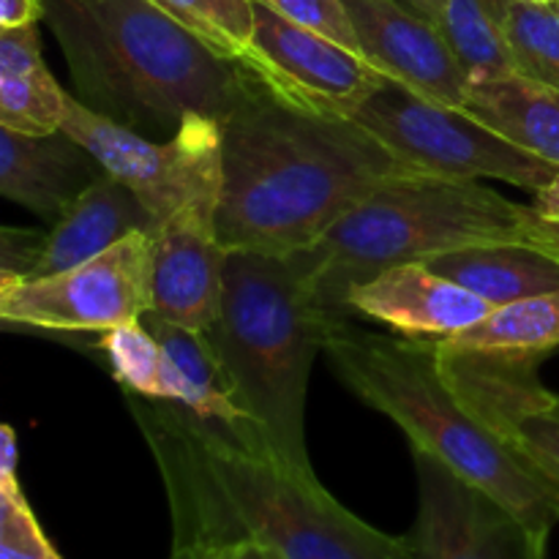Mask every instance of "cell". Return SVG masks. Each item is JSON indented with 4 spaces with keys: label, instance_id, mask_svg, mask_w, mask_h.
<instances>
[{
    "label": "cell",
    "instance_id": "cell-33",
    "mask_svg": "<svg viewBox=\"0 0 559 559\" xmlns=\"http://www.w3.org/2000/svg\"><path fill=\"white\" fill-rule=\"evenodd\" d=\"M535 3H559V0H535Z\"/></svg>",
    "mask_w": 559,
    "mask_h": 559
},
{
    "label": "cell",
    "instance_id": "cell-16",
    "mask_svg": "<svg viewBox=\"0 0 559 559\" xmlns=\"http://www.w3.org/2000/svg\"><path fill=\"white\" fill-rule=\"evenodd\" d=\"M102 175L98 158L69 131L20 134L0 126V194L47 224Z\"/></svg>",
    "mask_w": 559,
    "mask_h": 559
},
{
    "label": "cell",
    "instance_id": "cell-31",
    "mask_svg": "<svg viewBox=\"0 0 559 559\" xmlns=\"http://www.w3.org/2000/svg\"><path fill=\"white\" fill-rule=\"evenodd\" d=\"M402 3L409 5L413 11H418V14L426 16V20L437 22V16H440L445 0H402Z\"/></svg>",
    "mask_w": 559,
    "mask_h": 559
},
{
    "label": "cell",
    "instance_id": "cell-23",
    "mask_svg": "<svg viewBox=\"0 0 559 559\" xmlns=\"http://www.w3.org/2000/svg\"><path fill=\"white\" fill-rule=\"evenodd\" d=\"M516 74L559 91V3L497 0Z\"/></svg>",
    "mask_w": 559,
    "mask_h": 559
},
{
    "label": "cell",
    "instance_id": "cell-30",
    "mask_svg": "<svg viewBox=\"0 0 559 559\" xmlns=\"http://www.w3.org/2000/svg\"><path fill=\"white\" fill-rule=\"evenodd\" d=\"M533 207L544 222L557 224L559 227V173L544 186V189L535 191Z\"/></svg>",
    "mask_w": 559,
    "mask_h": 559
},
{
    "label": "cell",
    "instance_id": "cell-17",
    "mask_svg": "<svg viewBox=\"0 0 559 559\" xmlns=\"http://www.w3.org/2000/svg\"><path fill=\"white\" fill-rule=\"evenodd\" d=\"M153 229L156 218L142 205L140 197L118 178L104 173L66 207L58 222L49 224L47 233H41L31 271L16 282L71 271L118 246L129 235L153 233Z\"/></svg>",
    "mask_w": 559,
    "mask_h": 559
},
{
    "label": "cell",
    "instance_id": "cell-14",
    "mask_svg": "<svg viewBox=\"0 0 559 559\" xmlns=\"http://www.w3.org/2000/svg\"><path fill=\"white\" fill-rule=\"evenodd\" d=\"M360 55L377 71L435 102L464 107L469 80L440 27L402 0H344Z\"/></svg>",
    "mask_w": 559,
    "mask_h": 559
},
{
    "label": "cell",
    "instance_id": "cell-13",
    "mask_svg": "<svg viewBox=\"0 0 559 559\" xmlns=\"http://www.w3.org/2000/svg\"><path fill=\"white\" fill-rule=\"evenodd\" d=\"M218 200L222 194L200 197L151 233L153 306L147 314L200 333L216 325L227 262L218 240Z\"/></svg>",
    "mask_w": 559,
    "mask_h": 559
},
{
    "label": "cell",
    "instance_id": "cell-15",
    "mask_svg": "<svg viewBox=\"0 0 559 559\" xmlns=\"http://www.w3.org/2000/svg\"><path fill=\"white\" fill-rule=\"evenodd\" d=\"M347 309L388 325L396 336L437 344L473 328L495 306L431 271L426 262H404L355 284Z\"/></svg>",
    "mask_w": 559,
    "mask_h": 559
},
{
    "label": "cell",
    "instance_id": "cell-7",
    "mask_svg": "<svg viewBox=\"0 0 559 559\" xmlns=\"http://www.w3.org/2000/svg\"><path fill=\"white\" fill-rule=\"evenodd\" d=\"M353 120L415 173L506 180L533 194L559 173L557 164L513 145L462 107L426 98L393 80L371 93Z\"/></svg>",
    "mask_w": 559,
    "mask_h": 559
},
{
    "label": "cell",
    "instance_id": "cell-2",
    "mask_svg": "<svg viewBox=\"0 0 559 559\" xmlns=\"http://www.w3.org/2000/svg\"><path fill=\"white\" fill-rule=\"evenodd\" d=\"M407 173L358 120L298 107L251 74L222 126L218 240L227 251L298 254Z\"/></svg>",
    "mask_w": 559,
    "mask_h": 559
},
{
    "label": "cell",
    "instance_id": "cell-8",
    "mask_svg": "<svg viewBox=\"0 0 559 559\" xmlns=\"http://www.w3.org/2000/svg\"><path fill=\"white\" fill-rule=\"evenodd\" d=\"M222 126L191 115L173 140H147L87 109L74 93L63 120V131L98 158L104 173L129 186L156 224L200 197L222 194Z\"/></svg>",
    "mask_w": 559,
    "mask_h": 559
},
{
    "label": "cell",
    "instance_id": "cell-24",
    "mask_svg": "<svg viewBox=\"0 0 559 559\" xmlns=\"http://www.w3.org/2000/svg\"><path fill=\"white\" fill-rule=\"evenodd\" d=\"M197 38L229 60H240L254 36V0H153Z\"/></svg>",
    "mask_w": 559,
    "mask_h": 559
},
{
    "label": "cell",
    "instance_id": "cell-12",
    "mask_svg": "<svg viewBox=\"0 0 559 559\" xmlns=\"http://www.w3.org/2000/svg\"><path fill=\"white\" fill-rule=\"evenodd\" d=\"M240 63L276 96L344 118L388 82L364 55L295 25L265 0H254V36Z\"/></svg>",
    "mask_w": 559,
    "mask_h": 559
},
{
    "label": "cell",
    "instance_id": "cell-11",
    "mask_svg": "<svg viewBox=\"0 0 559 559\" xmlns=\"http://www.w3.org/2000/svg\"><path fill=\"white\" fill-rule=\"evenodd\" d=\"M418 516L402 535L399 559H546L538 538L495 497L459 478L431 453L413 448Z\"/></svg>",
    "mask_w": 559,
    "mask_h": 559
},
{
    "label": "cell",
    "instance_id": "cell-19",
    "mask_svg": "<svg viewBox=\"0 0 559 559\" xmlns=\"http://www.w3.org/2000/svg\"><path fill=\"white\" fill-rule=\"evenodd\" d=\"M69 93L41 58L38 25L0 27V126L20 134L63 129Z\"/></svg>",
    "mask_w": 559,
    "mask_h": 559
},
{
    "label": "cell",
    "instance_id": "cell-22",
    "mask_svg": "<svg viewBox=\"0 0 559 559\" xmlns=\"http://www.w3.org/2000/svg\"><path fill=\"white\" fill-rule=\"evenodd\" d=\"M435 25L440 27L469 85L516 74L497 0H445Z\"/></svg>",
    "mask_w": 559,
    "mask_h": 559
},
{
    "label": "cell",
    "instance_id": "cell-29",
    "mask_svg": "<svg viewBox=\"0 0 559 559\" xmlns=\"http://www.w3.org/2000/svg\"><path fill=\"white\" fill-rule=\"evenodd\" d=\"M44 20L41 0H0V27L38 25Z\"/></svg>",
    "mask_w": 559,
    "mask_h": 559
},
{
    "label": "cell",
    "instance_id": "cell-27",
    "mask_svg": "<svg viewBox=\"0 0 559 559\" xmlns=\"http://www.w3.org/2000/svg\"><path fill=\"white\" fill-rule=\"evenodd\" d=\"M265 3L282 16H287L289 22H295V25L320 33V36L360 55L358 33H355L344 0H265Z\"/></svg>",
    "mask_w": 559,
    "mask_h": 559
},
{
    "label": "cell",
    "instance_id": "cell-6",
    "mask_svg": "<svg viewBox=\"0 0 559 559\" xmlns=\"http://www.w3.org/2000/svg\"><path fill=\"white\" fill-rule=\"evenodd\" d=\"M555 224L480 180L407 173L388 180L306 249L317 289L333 314L353 317L355 284L404 262H429L486 243L549 246Z\"/></svg>",
    "mask_w": 559,
    "mask_h": 559
},
{
    "label": "cell",
    "instance_id": "cell-9",
    "mask_svg": "<svg viewBox=\"0 0 559 559\" xmlns=\"http://www.w3.org/2000/svg\"><path fill=\"white\" fill-rule=\"evenodd\" d=\"M153 306L151 233H134L104 254L55 276L0 278L5 325L66 333H107L136 322Z\"/></svg>",
    "mask_w": 559,
    "mask_h": 559
},
{
    "label": "cell",
    "instance_id": "cell-21",
    "mask_svg": "<svg viewBox=\"0 0 559 559\" xmlns=\"http://www.w3.org/2000/svg\"><path fill=\"white\" fill-rule=\"evenodd\" d=\"M448 349H475V353L549 355L559 347V287L533 298L495 306L489 317L467 331L437 342Z\"/></svg>",
    "mask_w": 559,
    "mask_h": 559
},
{
    "label": "cell",
    "instance_id": "cell-28",
    "mask_svg": "<svg viewBox=\"0 0 559 559\" xmlns=\"http://www.w3.org/2000/svg\"><path fill=\"white\" fill-rule=\"evenodd\" d=\"M169 559H287V557L278 555V551L271 549L267 544H260V540L254 538H246V540H238V544L197 551V555H180V557L169 555Z\"/></svg>",
    "mask_w": 559,
    "mask_h": 559
},
{
    "label": "cell",
    "instance_id": "cell-18",
    "mask_svg": "<svg viewBox=\"0 0 559 559\" xmlns=\"http://www.w3.org/2000/svg\"><path fill=\"white\" fill-rule=\"evenodd\" d=\"M426 265L491 306H506L559 287V257L535 243L469 246L435 257Z\"/></svg>",
    "mask_w": 559,
    "mask_h": 559
},
{
    "label": "cell",
    "instance_id": "cell-1",
    "mask_svg": "<svg viewBox=\"0 0 559 559\" xmlns=\"http://www.w3.org/2000/svg\"><path fill=\"white\" fill-rule=\"evenodd\" d=\"M162 473L173 516V555L254 538L287 559H399L402 538L349 513L314 469L271 445H246L175 402L129 393Z\"/></svg>",
    "mask_w": 559,
    "mask_h": 559
},
{
    "label": "cell",
    "instance_id": "cell-10",
    "mask_svg": "<svg viewBox=\"0 0 559 559\" xmlns=\"http://www.w3.org/2000/svg\"><path fill=\"white\" fill-rule=\"evenodd\" d=\"M435 347L459 399L559 489V393L540 380L544 355Z\"/></svg>",
    "mask_w": 559,
    "mask_h": 559
},
{
    "label": "cell",
    "instance_id": "cell-5",
    "mask_svg": "<svg viewBox=\"0 0 559 559\" xmlns=\"http://www.w3.org/2000/svg\"><path fill=\"white\" fill-rule=\"evenodd\" d=\"M338 317L320 298L306 251H227L222 309L207 336L254 429L300 469H314L306 445L311 366Z\"/></svg>",
    "mask_w": 559,
    "mask_h": 559
},
{
    "label": "cell",
    "instance_id": "cell-20",
    "mask_svg": "<svg viewBox=\"0 0 559 559\" xmlns=\"http://www.w3.org/2000/svg\"><path fill=\"white\" fill-rule=\"evenodd\" d=\"M464 112L513 145L559 167V91L522 74L473 82Z\"/></svg>",
    "mask_w": 559,
    "mask_h": 559
},
{
    "label": "cell",
    "instance_id": "cell-32",
    "mask_svg": "<svg viewBox=\"0 0 559 559\" xmlns=\"http://www.w3.org/2000/svg\"><path fill=\"white\" fill-rule=\"evenodd\" d=\"M546 249L555 251V254L559 257V227H557V224H555V235H551V240H549V246H546Z\"/></svg>",
    "mask_w": 559,
    "mask_h": 559
},
{
    "label": "cell",
    "instance_id": "cell-26",
    "mask_svg": "<svg viewBox=\"0 0 559 559\" xmlns=\"http://www.w3.org/2000/svg\"><path fill=\"white\" fill-rule=\"evenodd\" d=\"M0 559H60L38 527L16 473H0Z\"/></svg>",
    "mask_w": 559,
    "mask_h": 559
},
{
    "label": "cell",
    "instance_id": "cell-4",
    "mask_svg": "<svg viewBox=\"0 0 559 559\" xmlns=\"http://www.w3.org/2000/svg\"><path fill=\"white\" fill-rule=\"evenodd\" d=\"M325 353L344 385L391 418L413 448L440 459L549 540L559 524V489L459 399L435 344L364 331L353 317H338Z\"/></svg>",
    "mask_w": 559,
    "mask_h": 559
},
{
    "label": "cell",
    "instance_id": "cell-25",
    "mask_svg": "<svg viewBox=\"0 0 559 559\" xmlns=\"http://www.w3.org/2000/svg\"><path fill=\"white\" fill-rule=\"evenodd\" d=\"M98 347L107 355L112 377L126 388V393L162 399L167 353L145 322H126V325L102 333Z\"/></svg>",
    "mask_w": 559,
    "mask_h": 559
},
{
    "label": "cell",
    "instance_id": "cell-3",
    "mask_svg": "<svg viewBox=\"0 0 559 559\" xmlns=\"http://www.w3.org/2000/svg\"><path fill=\"white\" fill-rule=\"evenodd\" d=\"M41 3L74 96L147 140H173L191 115L224 123L249 93L240 60L218 55L153 0Z\"/></svg>",
    "mask_w": 559,
    "mask_h": 559
}]
</instances>
